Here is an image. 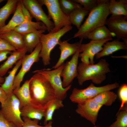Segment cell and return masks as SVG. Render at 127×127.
<instances>
[{
  "label": "cell",
  "instance_id": "ba28073f",
  "mask_svg": "<svg viewBox=\"0 0 127 127\" xmlns=\"http://www.w3.org/2000/svg\"><path fill=\"white\" fill-rule=\"evenodd\" d=\"M1 107V110L6 119L16 127L23 126L24 123L21 117L20 103L13 93L7 97Z\"/></svg>",
  "mask_w": 127,
  "mask_h": 127
},
{
  "label": "cell",
  "instance_id": "277c9868",
  "mask_svg": "<svg viewBox=\"0 0 127 127\" xmlns=\"http://www.w3.org/2000/svg\"><path fill=\"white\" fill-rule=\"evenodd\" d=\"M71 25H66L59 31L56 32H50L46 34L43 33L41 35L40 43L42 48L39 54L41 58L43 64L47 66L50 63L51 52L55 46L58 44L60 38L65 34L71 30Z\"/></svg>",
  "mask_w": 127,
  "mask_h": 127
},
{
  "label": "cell",
  "instance_id": "d6986e66",
  "mask_svg": "<svg viewBox=\"0 0 127 127\" xmlns=\"http://www.w3.org/2000/svg\"><path fill=\"white\" fill-rule=\"evenodd\" d=\"M0 37L7 41L16 50L26 48L22 35L14 30L0 34Z\"/></svg>",
  "mask_w": 127,
  "mask_h": 127
},
{
  "label": "cell",
  "instance_id": "4316f807",
  "mask_svg": "<svg viewBox=\"0 0 127 127\" xmlns=\"http://www.w3.org/2000/svg\"><path fill=\"white\" fill-rule=\"evenodd\" d=\"M117 97L116 94L111 90H108L102 92L90 99L92 100L103 106H110L115 101Z\"/></svg>",
  "mask_w": 127,
  "mask_h": 127
},
{
  "label": "cell",
  "instance_id": "7c38bea8",
  "mask_svg": "<svg viewBox=\"0 0 127 127\" xmlns=\"http://www.w3.org/2000/svg\"><path fill=\"white\" fill-rule=\"evenodd\" d=\"M79 53V49L73 55L71 59L64 64L60 74L61 77L63 78L62 83L64 88H66L70 85L74 79L78 76L77 68Z\"/></svg>",
  "mask_w": 127,
  "mask_h": 127
},
{
  "label": "cell",
  "instance_id": "ee69618b",
  "mask_svg": "<svg viewBox=\"0 0 127 127\" xmlns=\"http://www.w3.org/2000/svg\"><path fill=\"white\" fill-rule=\"evenodd\" d=\"M4 0H0V3L3 1Z\"/></svg>",
  "mask_w": 127,
  "mask_h": 127
},
{
  "label": "cell",
  "instance_id": "3957f363",
  "mask_svg": "<svg viewBox=\"0 0 127 127\" xmlns=\"http://www.w3.org/2000/svg\"><path fill=\"white\" fill-rule=\"evenodd\" d=\"M109 66V63L104 59H101L95 64L79 63L77 67V77L79 84L81 85L84 82L89 80L93 84H101L106 79L107 74L111 71Z\"/></svg>",
  "mask_w": 127,
  "mask_h": 127
},
{
  "label": "cell",
  "instance_id": "44dd1931",
  "mask_svg": "<svg viewBox=\"0 0 127 127\" xmlns=\"http://www.w3.org/2000/svg\"><path fill=\"white\" fill-rule=\"evenodd\" d=\"M23 35L41 30H47L46 27L40 22L25 21L14 30Z\"/></svg>",
  "mask_w": 127,
  "mask_h": 127
},
{
  "label": "cell",
  "instance_id": "e575fe53",
  "mask_svg": "<svg viewBox=\"0 0 127 127\" xmlns=\"http://www.w3.org/2000/svg\"><path fill=\"white\" fill-rule=\"evenodd\" d=\"M22 119L24 124L22 127H46V126H41L38 124L39 120L36 119L32 120L27 117H22Z\"/></svg>",
  "mask_w": 127,
  "mask_h": 127
},
{
  "label": "cell",
  "instance_id": "7bdbcfd3",
  "mask_svg": "<svg viewBox=\"0 0 127 127\" xmlns=\"http://www.w3.org/2000/svg\"><path fill=\"white\" fill-rule=\"evenodd\" d=\"M4 79L2 77H0V84H2L4 82Z\"/></svg>",
  "mask_w": 127,
  "mask_h": 127
},
{
  "label": "cell",
  "instance_id": "8992f818",
  "mask_svg": "<svg viewBox=\"0 0 127 127\" xmlns=\"http://www.w3.org/2000/svg\"><path fill=\"white\" fill-rule=\"evenodd\" d=\"M119 86V83L116 82L100 87L96 86L93 83H91L83 89L74 88L69 98L71 102L78 104L92 99L102 92L111 90Z\"/></svg>",
  "mask_w": 127,
  "mask_h": 127
},
{
  "label": "cell",
  "instance_id": "484cf974",
  "mask_svg": "<svg viewBox=\"0 0 127 127\" xmlns=\"http://www.w3.org/2000/svg\"><path fill=\"white\" fill-rule=\"evenodd\" d=\"M89 12L81 5L77 7L72 11L69 16L71 24L75 26L79 29L85 17Z\"/></svg>",
  "mask_w": 127,
  "mask_h": 127
},
{
  "label": "cell",
  "instance_id": "4dcf8cb0",
  "mask_svg": "<svg viewBox=\"0 0 127 127\" xmlns=\"http://www.w3.org/2000/svg\"><path fill=\"white\" fill-rule=\"evenodd\" d=\"M116 120L108 127H127V104L116 114Z\"/></svg>",
  "mask_w": 127,
  "mask_h": 127
},
{
  "label": "cell",
  "instance_id": "60d3db41",
  "mask_svg": "<svg viewBox=\"0 0 127 127\" xmlns=\"http://www.w3.org/2000/svg\"><path fill=\"white\" fill-rule=\"evenodd\" d=\"M80 58L82 63L86 64H90L89 59L88 56H84Z\"/></svg>",
  "mask_w": 127,
  "mask_h": 127
},
{
  "label": "cell",
  "instance_id": "1f68e13d",
  "mask_svg": "<svg viewBox=\"0 0 127 127\" xmlns=\"http://www.w3.org/2000/svg\"><path fill=\"white\" fill-rule=\"evenodd\" d=\"M59 1L61 10L65 14L68 16L73 10L81 5L72 0H59Z\"/></svg>",
  "mask_w": 127,
  "mask_h": 127
},
{
  "label": "cell",
  "instance_id": "8fae6325",
  "mask_svg": "<svg viewBox=\"0 0 127 127\" xmlns=\"http://www.w3.org/2000/svg\"><path fill=\"white\" fill-rule=\"evenodd\" d=\"M76 112L95 125L99 110L103 106L92 99L77 104Z\"/></svg>",
  "mask_w": 127,
  "mask_h": 127
},
{
  "label": "cell",
  "instance_id": "d4e9b609",
  "mask_svg": "<svg viewBox=\"0 0 127 127\" xmlns=\"http://www.w3.org/2000/svg\"><path fill=\"white\" fill-rule=\"evenodd\" d=\"M18 0H8L6 4L0 8V28L5 25V22L10 15L14 13Z\"/></svg>",
  "mask_w": 127,
  "mask_h": 127
},
{
  "label": "cell",
  "instance_id": "d6a6232c",
  "mask_svg": "<svg viewBox=\"0 0 127 127\" xmlns=\"http://www.w3.org/2000/svg\"><path fill=\"white\" fill-rule=\"evenodd\" d=\"M118 94L121 101V106L118 111L120 110L127 102V85L123 84L119 89Z\"/></svg>",
  "mask_w": 127,
  "mask_h": 127
},
{
  "label": "cell",
  "instance_id": "e0dca14e",
  "mask_svg": "<svg viewBox=\"0 0 127 127\" xmlns=\"http://www.w3.org/2000/svg\"><path fill=\"white\" fill-rule=\"evenodd\" d=\"M27 52L26 48L21 50H16L12 52L6 61L0 66V77L4 75L15 63L24 57Z\"/></svg>",
  "mask_w": 127,
  "mask_h": 127
},
{
  "label": "cell",
  "instance_id": "b9f144b4",
  "mask_svg": "<svg viewBox=\"0 0 127 127\" xmlns=\"http://www.w3.org/2000/svg\"><path fill=\"white\" fill-rule=\"evenodd\" d=\"M52 121H48V123L46 125V127H52Z\"/></svg>",
  "mask_w": 127,
  "mask_h": 127
},
{
  "label": "cell",
  "instance_id": "7402d4cb",
  "mask_svg": "<svg viewBox=\"0 0 127 127\" xmlns=\"http://www.w3.org/2000/svg\"><path fill=\"white\" fill-rule=\"evenodd\" d=\"M46 30H41L22 35L27 52L31 53L40 43V37Z\"/></svg>",
  "mask_w": 127,
  "mask_h": 127
},
{
  "label": "cell",
  "instance_id": "7a4b0ae2",
  "mask_svg": "<svg viewBox=\"0 0 127 127\" xmlns=\"http://www.w3.org/2000/svg\"><path fill=\"white\" fill-rule=\"evenodd\" d=\"M109 1L98 0L97 5L90 12L86 20L73 38L86 39L90 32L97 28L105 25L107 18L110 14L108 8Z\"/></svg>",
  "mask_w": 127,
  "mask_h": 127
},
{
  "label": "cell",
  "instance_id": "f546056e",
  "mask_svg": "<svg viewBox=\"0 0 127 127\" xmlns=\"http://www.w3.org/2000/svg\"><path fill=\"white\" fill-rule=\"evenodd\" d=\"M64 107L63 100L56 98L54 100L44 111V124L46 125L47 122L53 120V116L55 111Z\"/></svg>",
  "mask_w": 127,
  "mask_h": 127
},
{
  "label": "cell",
  "instance_id": "6da1fadb",
  "mask_svg": "<svg viewBox=\"0 0 127 127\" xmlns=\"http://www.w3.org/2000/svg\"><path fill=\"white\" fill-rule=\"evenodd\" d=\"M29 79L30 104L44 111L56 99L55 91L49 82L41 74L37 73Z\"/></svg>",
  "mask_w": 127,
  "mask_h": 127
},
{
  "label": "cell",
  "instance_id": "9c48e42d",
  "mask_svg": "<svg viewBox=\"0 0 127 127\" xmlns=\"http://www.w3.org/2000/svg\"><path fill=\"white\" fill-rule=\"evenodd\" d=\"M41 48V44L40 43L30 54L25 55L22 59V67L15 76L13 85V90L20 87L21 83L25 75L29 71L34 63L39 61V54Z\"/></svg>",
  "mask_w": 127,
  "mask_h": 127
},
{
  "label": "cell",
  "instance_id": "52a82bcc",
  "mask_svg": "<svg viewBox=\"0 0 127 127\" xmlns=\"http://www.w3.org/2000/svg\"><path fill=\"white\" fill-rule=\"evenodd\" d=\"M64 64L58 68L51 70L50 69L44 68L37 70L33 71L43 75L50 83L55 92L56 98L63 100L66 97L67 91L71 88L70 85L68 87L64 88L62 85L60 74L63 69Z\"/></svg>",
  "mask_w": 127,
  "mask_h": 127
},
{
  "label": "cell",
  "instance_id": "83f0119b",
  "mask_svg": "<svg viewBox=\"0 0 127 127\" xmlns=\"http://www.w3.org/2000/svg\"><path fill=\"white\" fill-rule=\"evenodd\" d=\"M112 32L105 25L94 30L87 35L86 39L91 40H99L112 38Z\"/></svg>",
  "mask_w": 127,
  "mask_h": 127
},
{
  "label": "cell",
  "instance_id": "cb8c5ba5",
  "mask_svg": "<svg viewBox=\"0 0 127 127\" xmlns=\"http://www.w3.org/2000/svg\"><path fill=\"white\" fill-rule=\"evenodd\" d=\"M22 59L16 63L12 69L9 72L8 75L5 78L4 82L1 84V87L7 97L10 96L13 93V85L16 74L21 65Z\"/></svg>",
  "mask_w": 127,
  "mask_h": 127
},
{
  "label": "cell",
  "instance_id": "d590c367",
  "mask_svg": "<svg viewBox=\"0 0 127 127\" xmlns=\"http://www.w3.org/2000/svg\"><path fill=\"white\" fill-rule=\"evenodd\" d=\"M16 50L7 41L0 37V52L4 51H14Z\"/></svg>",
  "mask_w": 127,
  "mask_h": 127
},
{
  "label": "cell",
  "instance_id": "f35d334b",
  "mask_svg": "<svg viewBox=\"0 0 127 127\" xmlns=\"http://www.w3.org/2000/svg\"><path fill=\"white\" fill-rule=\"evenodd\" d=\"M7 96L4 91L1 87H0V102L1 105L4 103Z\"/></svg>",
  "mask_w": 127,
  "mask_h": 127
},
{
  "label": "cell",
  "instance_id": "74e56055",
  "mask_svg": "<svg viewBox=\"0 0 127 127\" xmlns=\"http://www.w3.org/2000/svg\"><path fill=\"white\" fill-rule=\"evenodd\" d=\"M20 5L22 14L25 21H31L32 17L29 11L24 5L22 0H20Z\"/></svg>",
  "mask_w": 127,
  "mask_h": 127
},
{
  "label": "cell",
  "instance_id": "f1b7e54d",
  "mask_svg": "<svg viewBox=\"0 0 127 127\" xmlns=\"http://www.w3.org/2000/svg\"><path fill=\"white\" fill-rule=\"evenodd\" d=\"M21 116L33 119H41L44 116V111L36 108L31 104L22 107L20 109Z\"/></svg>",
  "mask_w": 127,
  "mask_h": 127
},
{
  "label": "cell",
  "instance_id": "8d00e7d4",
  "mask_svg": "<svg viewBox=\"0 0 127 127\" xmlns=\"http://www.w3.org/2000/svg\"><path fill=\"white\" fill-rule=\"evenodd\" d=\"M0 127H16L14 124L6 119L0 110Z\"/></svg>",
  "mask_w": 127,
  "mask_h": 127
},
{
  "label": "cell",
  "instance_id": "30bf717a",
  "mask_svg": "<svg viewBox=\"0 0 127 127\" xmlns=\"http://www.w3.org/2000/svg\"><path fill=\"white\" fill-rule=\"evenodd\" d=\"M23 3L29 11L32 17L37 21L43 23L46 26L49 32L53 29L54 23L43 9L41 5L38 0H23Z\"/></svg>",
  "mask_w": 127,
  "mask_h": 127
},
{
  "label": "cell",
  "instance_id": "ab89813d",
  "mask_svg": "<svg viewBox=\"0 0 127 127\" xmlns=\"http://www.w3.org/2000/svg\"><path fill=\"white\" fill-rule=\"evenodd\" d=\"M11 51H4L0 52V62L4 60L7 58V55L10 54Z\"/></svg>",
  "mask_w": 127,
  "mask_h": 127
},
{
  "label": "cell",
  "instance_id": "5bb4252c",
  "mask_svg": "<svg viewBox=\"0 0 127 127\" xmlns=\"http://www.w3.org/2000/svg\"><path fill=\"white\" fill-rule=\"evenodd\" d=\"M112 40V38L99 40H91L86 44H81L79 47V57L86 56L90 60V64H94V56L103 49V46L106 42Z\"/></svg>",
  "mask_w": 127,
  "mask_h": 127
},
{
  "label": "cell",
  "instance_id": "2e32d148",
  "mask_svg": "<svg viewBox=\"0 0 127 127\" xmlns=\"http://www.w3.org/2000/svg\"><path fill=\"white\" fill-rule=\"evenodd\" d=\"M127 45L116 39L113 40L106 42L103 44L102 50L95 56L98 59L103 56H108L119 50H127Z\"/></svg>",
  "mask_w": 127,
  "mask_h": 127
},
{
  "label": "cell",
  "instance_id": "603a6c76",
  "mask_svg": "<svg viewBox=\"0 0 127 127\" xmlns=\"http://www.w3.org/2000/svg\"><path fill=\"white\" fill-rule=\"evenodd\" d=\"M108 8L111 17L127 16V0H109Z\"/></svg>",
  "mask_w": 127,
  "mask_h": 127
},
{
  "label": "cell",
  "instance_id": "836d02e7",
  "mask_svg": "<svg viewBox=\"0 0 127 127\" xmlns=\"http://www.w3.org/2000/svg\"><path fill=\"white\" fill-rule=\"evenodd\" d=\"M75 2L79 4L90 12L97 5L98 0H73Z\"/></svg>",
  "mask_w": 127,
  "mask_h": 127
},
{
  "label": "cell",
  "instance_id": "5b68a950",
  "mask_svg": "<svg viewBox=\"0 0 127 127\" xmlns=\"http://www.w3.org/2000/svg\"><path fill=\"white\" fill-rule=\"evenodd\" d=\"M42 6L46 7L48 16L53 20L54 27L50 32H57L64 26L71 25L69 16L65 14L61 10L58 0H38Z\"/></svg>",
  "mask_w": 127,
  "mask_h": 127
},
{
  "label": "cell",
  "instance_id": "9a60e30c",
  "mask_svg": "<svg viewBox=\"0 0 127 127\" xmlns=\"http://www.w3.org/2000/svg\"><path fill=\"white\" fill-rule=\"evenodd\" d=\"M83 39H80L79 42L73 44L68 43L67 40L62 41L60 40L58 44L60 51V56L57 63L52 68L55 69L59 67L68 57L75 54L79 49Z\"/></svg>",
  "mask_w": 127,
  "mask_h": 127
},
{
  "label": "cell",
  "instance_id": "4fadbf2b",
  "mask_svg": "<svg viewBox=\"0 0 127 127\" xmlns=\"http://www.w3.org/2000/svg\"><path fill=\"white\" fill-rule=\"evenodd\" d=\"M127 16L110 17L107 19L105 25L115 34L116 39L120 40L127 38Z\"/></svg>",
  "mask_w": 127,
  "mask_h": 127
},
{
  "label": "cell",
  "instance_id": "ffe728a7",
  "mask_svg": "<svg viewBox=\"0 0 127 127\" xmlns=\"http://www.w3.org/2000/svg\"><path fill=\"white\" fill-rule=\"evenodd\" d=\"M30 81V79L26 80L21 87L13 90V93L19 101L20 109L31 104V99L29 88Z\"/></svg>",
  "mask_w": 127,
  "mask_h": 127
},
{
  "label": "cell",
  "instance_id": "ac0fdd59",
  "mask_svg": "<svg viewBox=\"0 0 127 127\" xmlns=\"http://www.w3.org/2000/svg\"><path fill=\"white\" fill-rule=\"evenodd\" d=\"M25 21L21 10L20 0H18L16 9L12 17L7 25L0 28V34L14 30Z\"/></svg>",
  "mask_w": 127,
  "mask_h": 127
}]
</instances>
